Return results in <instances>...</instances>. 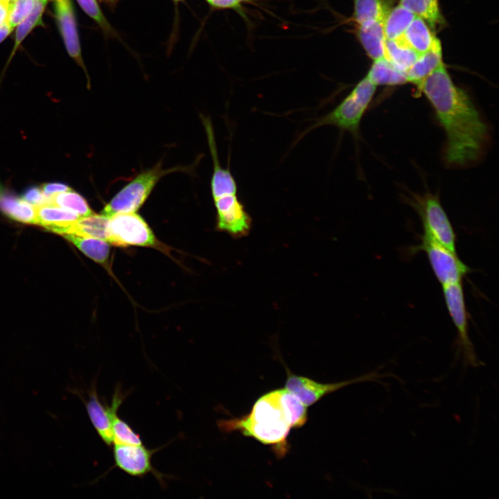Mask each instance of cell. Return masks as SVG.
<instances>
[{"label": "cell", "instance_id": "obj_7", "mask_svg": "<svg viewBox=\"0 0 499 499\" xmlns=\"http://www.w3.org/2000/svg\"><path fill=\"white\" fill-rule=\"evenodd\" d=\"M416 249L426 253L435 276L442 286L462 282L471 271L457 253L423 234Z\"/></svg>", "mask_w": 499, "mask_h": 499}, {"label": "cell", "instance_id": "obj_8", "mask_svg": "<svg viewBox=\"0 0 499 499\" xmlns=\"http://www.w3.org/2000/svg\"><path fill=\"white\" fill-rule=\"evenodd\" d=\"M443 288V294L448 313L457 331V340L464 359L475 364L477 357L469 336V314L464 299L462 282Z\"/></svg>", "mask_w": 499, "mask_h": 499}, {"label": "cell", "instance_id": "obj_26", "mask_svg": "<svg viewBox=\"0 0 499 499\" xmlns=\"http://www.w3.org/2000/svg\"><path fill=\"white\" fill-rule=\"evenodd\" d=\"M419 55L400 39L385 41V58L405 74Z\"/></svg>", "mask_w": 499, "mask_h": 499}, {"label": "cell", "instance_id": "obj_6", "mask_svg": "<svg viewBox=\"0 0 499 499\" xmlns=\"http://www.w3.org/2000/svg\"><path fill=\"white\" fill-rule=\"evenodd\" d=\"M107 241L117 247H155L157 245L151 229L135 212L117 213L110 217Z\"/></svg>", "mask_w": 499, "mask_h": 499}, {"label": "cell", "instance_id": "obj_33", "mask_svg": "<svg viewBox=\"0 0 499 499\" xmlns=\"http://www.w3.org/2000/svg\"><path fill=\"white\" fill-rule=\"evenodd\" d=\"M21 198L35 207L50 204L49 198L46 197L39 186L28 188L21 195Z\"/></svg>", "mask_w": 499, "mask_h": 499}, {"label": "cell", "instance_id": "obj_40", "mask_svg": "<svg viewBox=\"0 0 499 499\" xmlns=\"http://www.w3.org/2000/svg\"><path fill=\"white\" fill-rule=\"evenodd\" d=\"M174 1H182V0H174Z\"/></svg>", "mask_w": 499, "mask_h": 499}, {"label": "cell", "instance_id": "obj_1", "mask_svg": "<svg viewBox=\"0 0 499 499\" xmlns=\"http://www.w3.org/2000/svg\"><path fill=\"white\" fill-rule=\"evenodd\" d=\"M433 107L446 135L445 158L452 165L475 161L485 146L488 128L469 94L455 84L444 64L417 89Z\"/></svg>", "mask_w": 499, "mask_h": 499}, {"label": "cell", "instance_id": "obj_9", "mask_svg": "<svg viewBox=\"0 0 499 499\" xmlns=\"http://www.w3.org/2000/svg\"><path fill=\"white\" fill-rule=\"evenodd\" d=\"M286 370V389L295 394L306 407L313 405L324 396L343 387L358 382L374 380L382 376L374 371L351 380L333 383H322L307 377L294 374L288 369Z\"/></svg>", "mask_w": 499, "mask_h": 499}, {"label": "cell", "instance_id": "obj_11", "mask_svg": "<svg viewBox=\"0 0 499 499\" xmlns=\"http://www.w3.org/2000/svg\"><path fill=\"white\" fill-rule=\"evenodd\" d=\"M217 212V228L234 237L247 235L252 227V218L238 194L213 199Z\"/></svg>", "mask_w": 499, "mask_h": 499}, {"label": "cell", "instance_id": "obj_17", "mask_svg": "<svg viewBox=\"0 0 499 499\" xmlns=\"http://www.w3.org/2000/svg\"><path fill=\"white\" fill-rule=\"evenodd\" d=\"M443 64L442 47L439 42L430 51L419 55L406 72L407 82L418 89L423 80Z\"/></svg>", "mask_w": 499, "mask_h": 499}, {"label": "cell", "instance_id": "obj_27", "mask_svg": "<svg viewBox=\"0 0 499 499\" xmlns=\"http://www.w3.org/2000/svg\"><path fill=\"white\" fill-rule=\"evenodd\" d=\"M352 19L356 25L371 21H383L391 0H353Z\"/></svg>", "mask_w": 499, "mask_h": 499}, {"label": "cell", "instance_id": "obj_10", "mask_svg": "<svg viewBox=\"0 0 499 499\" xmlns=\"http://www.w3.org/2000/svg\"><path fill=\"white\" fill-rule=\"evenodd\" d=\"M159 449L141 445L113 444L114 466L129 475L143 478L152 473L161 484L165 477L152 464V457Z\"/></svg>", "mask_w": 499, "mask_h": 499}, {"label": "cell", "instance_id": "obj_36", "mask_svg": "<svg viewBox=\"0 0 499 499\" xmlns=\"http://www.w3.org/2000/svg\"><path fill=\"white\" fill-rule=\"evenodd\" d=\"M12 30L7 22L0 26V42H1Z\"/></svg>", "mask_w": 499, "mask_h": 499}, {"label": "cell", "instance_id": "obj_39", "mask_svg": "<svg viewBox=\"0 0 499 499\" xmlns=\"http://www.w3.org/2000/svg\"><path fill=\"white\" fill-rule=\"evenodd\" d=\"M1 192H2V189H1V186H0V194L1 193Z\"/></svg>", "mask_w": 499, "mask_h": 499}, {"label": "cell", "instance_id": "obj_24", "mask_svg": "<svg viewBox=\"0 0 499 499\" xmlns=\"http://www.w3.org/2000/svg\"><path fill=\"white\" fill-rule=\"evenodd\" d=\"M63 236L94 261L103 265L107 264L110 252V243L107 241L98 238L75 234Z\"/></svg>", "mask_w": 499, "mask_h": 499}, {"label": "cell", "instance_id": "obj_16", "mask_svg": "<svg viewBox=\"0 0 499 499\" xmlns=\"http://www.w3.org/2000/svg\"><path fill=\"white\" fill-rule=\"evenodd\" d=\"M419 55L424 53L439 42L435 31L422 19L415 17L402 36L399 38Z\"/></svg>", "mask_w": 499, "mask_h": 499}, {"label": "cell", "instance_id": "obj_21", "mask_svg": "<svg viewBox=\"0 0 499 499\" xmlns=\"http://www.w3.org/2000/svg\"><path fill=\"white\" fill-rule=\"evenodd\" d=\"M399 4L424 20L434 31L446 24L439 0H399Z\"/></svg>", "mask_w": 499, "mask_h": 499}, {"label": "cell", "instance_id": "obj_32", "mask_svg": "<svg viewBox=\"0 0 499 499\" xmlns=\"http://www.w3.org/2000/svg\"><path fill=\"white\" fill-rule=\"evenodd\" d=\"M212 7L219 9H232L241 17L246 19L243 4L252 3L256 0H206Z\"/></svg>", "mask_w": 499, "mask_h": 499}, {"label": "cell", "instance_id": "obj_12", "mask_svg": "<svg viewBox=\"0 0 499 499\" xmlns=\"http://www.w3.org/2000/svg\"><path fill=\"white\" fill-rule=\"evenodd\" d=\"M207 132L208 143L213 160V171L211 181V193L213 199L221 196L237 194L236 181L229 168H222L219 162L214 132L209 119H202Z\"/></svg>", "mask_w": 499, "mask_h": 499}, {"label": "cell", "instance_id": "obj_4", "mask_svg": "<svg viewBox=\"0 0 499 499\" xmlns=\"http://www.w3.org/2000/svg\"><path fill=\"white\" fill-rule=\"evenodd\" d=\"M173 169L164 170L160 164L142 172L124 186L103 208L101 214L136 212L144 203L159 180Z\"/></svg>", "mask_w": 499, "mask_h": 499}, {"label": "cell", "instance_id": "obj_2", "mask_svg": "<svg viewBox=\"0 0 499 499\" xmlns=\"http://www.w3.org/2000/svg\"><path fill=\"white\" fill-rule=\"evenodd\" d=\"M307 419L306 406L285 388L263 394L256 401L249 414L220 420L218 426L223 432L237 430L271 446L277 455L282 457L287 451L290 429L302 427Z\"/></svg>", "mask_w": 499, "mask_h": 499}, {"label": "cell", "instance_id": "obj_28", "mask_svg": "<svg viewBox=\"0 0 499 499\" xmlns=\"http://www.w3.org/2000/svg\"><path fill=\"white\" fill-rule=\"evenodd\" d=\"M50 204L59 206L78 214L80 217L94 213L85 199L71 189L49 198Z\"/></svg>", "mask_w": 499, "mask_h": 499}, {"label": "cell", "instance_id": "obj_38", "mask_svg": "<svg viewBox=\"0 0 499 499\" xmlns=\"http://www.w3.org/2000/svg\"><path fill=\"white\" fill-rule=\"evenodd\" d=\"M101 1H110V2H111L112 0H101Z\"/></svg>", "mask_w": 499, "mask_h": 499}, {"label": "cell", "instance_id": "obj_29", "mask_svg": "<svg viewBox=\"0 0 499 499\" xmlns=\"http://www.w3.org/2000/svg\"><path fill=\"white\" fill-rule=\"evenodd\" d=\"M46 3V0H35L34 8L30 14L17 26L15 41L10 58L14 55L18 46L30 30L35 26L41 24L42 15Z\"/></svg>", "mask_w": 499, "mask_h": 499}, {"label": "cell", "instance_id": "obj_3", "mask_svg": "<svg viewBox=\"0 0 499 499\" xmlns=\"http://www.w3.org/2000/svg\"><path fill=\"white\" fill-rule=\"evenodd\" d=\"M375 85L366 76L326 115L317 119L309 130L333 125L354 135L359 132L361 120L376 92Z\"/></svg>", "mask_w": 499, "mask_h": 499}, {"label": "cell", "instance_id": "obj_13", "mask_svg": "<svg viewBox=\"0 0 499 499\" xmlns=\"http://www.w3.org/2000/svg\"><path fill=\"white\" fill-rule=\"evenodd\" d=\"M55 12L69 54L82 67L81 49L71 0H56Z\"/></svg>", "mask_w": 499, "mask_h": 499}, {"label": "cell", "instance_id": "obj_25", "mask_svg": "<svg viewBox=\"0 0 499 499\" xmlns=\"http://www.w3.org/2000/svg\"><path fill=\"white\" fill-rule=\"evenodd\" d=\"M416 16L400 4L391 7L383 20L386 40H397L404 33Z\"/></svg>", "mask_w": 499, "mask_h": 499}, {"label": "cell", "instance_id": "obj_18", "mask_svg": "<svg viewBox=\"0 0 499 499\" xmlns=\"http://www.w3.org/2000/svg\"><path fill=\"white\" fill-rule=\"evenodd\" d=\"M124 399L121 388L116 387L110 405L113 444H143L140 435L126 421L121 419L117 414Z\"/></svg>", "mask_w": 499, "mask_h": 499}, {"label": "cell", "instance_id": "obj_20", "mask_svg": "<svg viewBox=\"0 0 499 499\" xmlns=\"http://www.w3.org/2000/svg\"><path fill=\"white\" fill-rule=\"evenodd\" d=\"M35 208L37 225L55 233L81 218L76 213L53 204H46Z\"/></svg>", "mask_w": 499, "mask_h": 499}, {"label": "cell", "instance_id": "obj_23", "mask_svg": "<svg viewBox=\"0 0 499 499\" xmlns=\"http://www.w3.org/2000/svg\"><path fill=\"white\" fill-rule=\"evenodd\" d=\"M0 209L10 218L24 223L37 224L36 208L10 193L0 194Z\"/></svg>", "mask_w": 499, "mask_h": 499}, {"label": "cell", "instance_id": "obj_15", "mask_svg": "<svg viewBox=\"0 0 499 499\" xmlns=\"http://www.w3.org/2000/svg\"><path fill=\"white\" fill-rule=\"evenodd\" d=\"M356 35L371 60L385 58L386 37L383 21H371L356 25Z\"/></svg>", "mask_w": 499, "mask_h": 499}, {"label": "cell", "instance_id": "obj_30", "mask_svg": "<svg viewBox=\"0 0 499 499\" xmlns=\"http://www.w3.org/2000/svg\"><path fill=\"white\" fill-rule=\"evenodd\" d=\"M35 0H15L10 6L7 23L13 29L32 12Z\"/></svg>", "mask_w": 499, "mask_h": 499}, {"label": "cell", "instance_id": "obj_31", "mask_svg": "<svg viewBox=\"0 0 499 499\" xmlns=\"http://www.w3.org/2000/svg\"><path fill=\"white\" fill-rule=\"evenodd\" d=\"M83 10L106 33L112 34L113 29L103 14L96 0H77Z\"/></svg>", "mask_w": 499, "mask_h": 499}, {"label": "cell", "instance_id": "obj_22", "mask_svg": "<svg viewBox=\"0 0 499 499\" xmlns=\"http://www.w3.org/2000/svg\"><path fill=\"white\" fill-rule=\"evenodd\" d=\"M366 76L376 86H396L408 83L406 74L394 67L385 58L373 61Z\"/></svg>", "mask_w": 499, "mask_h": 499}, {"label": "cell", "instance_id": "obj_19", "mask_svg": "<svg viewBox=\"0 0 499 499\" xmlns=\"http://www.w3.org/2000/svg\"><path fill=\"white\" fill-rule=\"evenodd\" d=\"M109 217L103 214L92 213L80 218L71 225L56 231L61 235L75 234L82 236L94 237L107 241Z\"/></svg>", "mask_w": 499, "mask_h": 499}, {"label": "cell", "instance_id": "obj_35", "mask_svg": "<svg viewBox=\"0 0 499 499\" xmlns=\"http://www.w3.org/2000/svg\"><path fill=\"white\" fill-rule=\"evenodd\" d=\"M11 4L0 0V26L7 22L8 14Z\"/></svg>", "mask_w": 499, "mask_h": 499}, {"label": "cell", "instance_id": "obj_14", "mask_svg": "<svg viewBox=\"0 0 499 499\" xmlns=\"http://www.w3.org/2000/svg\"><path fill=\"white\" fill-rule=\"evenodd\" d=\"M84 403L89 420L99 437L107 446H112L111 406L100 399L95 383L92 384L88 399Z\"/></svg>", "mask_w": 499, "mask_h": 499}, {"label": "cell", "instance_id": "obj_5", "mask_svg": "<svg viewBox=\"0 0 499 499\" xmlns=\"http://www.w3.org/2000/svg\"><path fill=\"white\" fill-rule=\"evenodd\" d=\"M413 206L421 218L423 235L457 253L456 235L439 198L426 194L416 198Z\"/></svg>", "mask_w": 499, "mask_h": 499}, {"label": "cell", "instance_id": "obj_37", "mask_svg": "<svg viewBox=\"0 0 499 499\" xmlns=\"http://www.w3.org/2000/svg\"><path fill=\"white\" fill-rule=\"evenodd\" d=\"M8 3H12L15 0H3Z\"/></svg>", "mask_w": 499, "mask_h": 499}, {"label": "cell", "instance_id": "obj_34", "mask_svg": "<svg viewBox=\"0 0 499 499\" xmlns=\"http://www.w3.org/2000/svg\"><path fill=\"white\" fill-rule=\"evenodd\" d=\"M41 189L43 193L48 198H50L58 193L67 191L71 189L67 185L58 182L44 184H42Z\"/></svg>", "mask_w": 499, "mask_h": 499}]
</instances>
